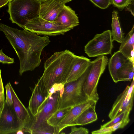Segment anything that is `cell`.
I'll list each match as a JSON object with an SVG mask.
<instances>
[{
    "label": "cell",
    "mask_w": 134,
    "mask_h": 134,
    "mask_svg": "<svg viewBox=\"0 0 134 134\" xmlns=\"http://www.w3.org/2000/svg\"><path fill=\"white\" fill-rule=\"evenodd\" d=\"M0 31L5 34L19 59L20 75L40 65L42 52L51 42L48 36H39L27 30H19L1 23Z\"/></svg>",
    "instance_id": "obj_1"
},
{
    "label": "cell",
    "mask_w": 134,
    "mask_h": 134,
    "mask_svg": "<svg viewBox=\"0 0 134 134\" xmlns=\"http://www.w3.org/2000/svg\"><path fill=\"white\" fill-rule=\"evenodd\" d=\"M75 55L66 49L54 53L46 61L44 72L40 77L48 89L54 83H65Z\"/></svg>",
    "instance_id": "obj_2"
},
{
    "label": "cell",
    "mask_w": 134,
    "mask_h": 134,
    "mask_svg": "<svg viewBox=\"0 0 134 134\" xmlns=\"http://www.w3.org/2000/svg\"><path fill=\"white\" fill-rule=\"evenodd\" d=\"M40 2L37 0H13L9 2L7 12L13 23L23 29L30 20L39 16Z\"/></svg>",
    "instance_id": "obj_3"
},
{
    "label": "cell",
    "mask_w": 134,
    "mask_h": 134,
    "mask_svg": "<svg viewBox=\"0 0 134 134\" xmlns=\"http://www.w3.org/2000/svg\"><path fill=\"white\" fill-rule=\"evenodd\" d=\"M90 66L78 79L64 84L63 92L60 99L58 109L72 107L88 100L84 93L83 85Z\"/></svg>",
    "instance_id": "obj_4"
},
{
    "label": "cell",
    "mask_w": 134,
    "mask_h": 134,
    "mask_svg": "<svg viewBox=\"0 0 134 134\" xmlns=\"http://www.w3.org/2000/svg\"><path fill=\"white\" fill-rule=\"evenodd\" d=\"M108 62L107 57L104 55L98 56L94 60L91 61L88 72L83 85V91L88 99L96 102L98 100L97 86Z\"/></svg>",
    "instance_id": "obj_5"
},
{
    "label": "cell",
    "mask_w": 134,
    "mask_h": 134,
    "mask_svg": "<svg viewBox=\"0 0 134 134\" xmlns=\"http://www.w3.org/2000/svg\"><path fill=\"white\" fill-rule=\"evenodd\" d=\"M64 89V87L49 97L43 108L35 116H32L31 115L30 121L23 129V131L28 133L30 131L47 122L49 118L58 109L60 99L63 94Z\"/></svg>",
    "instance_id": "obj_6"
},
{
    "label": "cell",
    "mask_w": 134,
    "mask_h": 134,
    "mask_svg": "<svg viewBox=\"0 0 134 134\" xmlns=\"http://www.w3.org/2000/svg\"><path fill=\"white\" fill-rule=\"evenodd\" d=\"M38 35L54 36L63 35L71 30L69 27L44 20L39 16L29 21L23 28Z\"/></svg>",
    "instance_id": "obj_7"
},
{
    "label": "cell",
    "mask_w": 134,
    "mask_h": 134,
    "mask_svg": "<svg viewBox=\"0 0 134 134\" xmlns=\"http://www.w3.org/2000/svg\"><path fill=\"white\" fill-rule=\"evenodd\" d=\"M110 30L96 34L85 46V53L90 57H98L111 53L113 47Z\"/></svg>",
    "instance_id": "obj_8"
},
{
    "label": "cell",
    "mask_w": 134,
    "mask_h": 134,
    "mask_svg": "<svg viewBox=\"0 0 134 134\" xmlns=\"http://www.w3.org/2000/svg\"><path fill=\"white\" fill-rule=\"evenodd\" d=\"M23 124L14 110L12 105L4 101L0 114V134L16 133L22 130Z\"/></svg>",
    "instance_id": "obj_9"
},
{
    "label": "cell",
    "mask_w": 134,
    "mask_h": 134,
    "mask_svg": "<svg viewBox=\"0 0 134 134\" xmlns=\"http://www.w3.org/2000/svg\"><path fill=\"white\" fill-rule=\"evenodd\" d=\"M134 91L133 79L130 85L126 87L115 101L108 115L111 120L124 111H127L130 112L133 105Z\"/></svg>",
    "instance_id": "obj_10"
},
{
    "label": "cell",
    "mask_w": 134,
    "mask_h": 134,
    "mask_svg": "<svg viewBox=\"0 0 134 134\" xmlns=\"http://www.w3.org/2000/svg\"><path fill=\"white\" fill-rule=\"evenodd\" d=\"M49 97V89L40 77L38 80L32 92L28 109L31 115L35 116L42 109Z\"/></svg>",
    "instance_id": "obj_11"
},
{
    "label": "cell",
    "mask_w": 134,
    "mask_h": 134,
    "mask_svg": "<svg viewBox=\"0 0 134 134\" xmlns=\"http://www.w3.org/2000/svg\"><path fill=\"white\" fill-rule=\"evenodd\" d=\"M65 4L59 0L40 2L39 16L46 20L54 22Z\"/></svg>",
    "instance_id": "obj_12"
},
{
    "label": "cell",
    "mask_w": 134,
    "mask_h": 134,
    "mask_svg": "<svg viewBox=\"0 0 134 134\" xmlns=\"http://www.w3.org/2000/svg\"><path fill=\"white\" fill-rule=\"evenodd\" d=\"M95 103L97 102L88 99L71 107L57 127L59 133L67 127L74 126V121L75 119L85 109Z\"/></svg>",
    "instance_id": "obj_13"
},
{
    "label": "cell",
    "mask_w": 134,
    "mask_h": 134,
    "mask_svg": "<svg viewBox=\"0 0 134 134\" xmlns=\"http://www.w3.org/2000/svg\"><path fill=\"white\" fill-rule=\"evenodd\" d=\"M91 62L90 60L86 57L76 55L65 83L76 80L81 77L90 65Z\"/></svg>",
    "instance_id": "obj_14"
},
{
    "label": "cell",
    "mask_w": 134,
    "mask_h": 134,
    "mask_svg": "<svg viewBox=\"0 0 134 134\" xmlns=\"http://www.w3.org/2000/svg\"><path fill=\"white\" fill-rule=\"evenodd\" d=\"M130 59L120 51L114 52L109 59L108 63L109 71L114 82H119L118 72L119 69Z\"/></svg>",
    "instance_id": "obj_15"
},
{
    "label": "cell",
    "mask_w": 134,
    "mask_h": 134,
    "mask_svg": "<svg viewBox=\"0 0 134 134\" xmlns=\"http://www.w3.org/2000/svg\"><path fill=\"white\" fill-rule=\"evenodd\" d=\"M54 22L68 26L71 29L79 25V18L75 11L65 4Z\"/></svg>",
    "instance_id": "obj_16"
},
{
    "label": "cell",
    "mask_w": 134,
    "mask_h": 134,
    "mask_svg": "<svg viewBox=\"0 0 134 134\" xmlns=\"http://www.w3.org/2000/svg\"><path fill=\"white\" fill-rule=\"evenodd\" d=\"M10 89L12 100V107L19 118L23 124L24 127L30 121L31 117V114L28 109L25 107L18 97L11 84Z\"/></svg>",
    "instance_id": "obj_17"
},
{
    "label": "cell",
    "mask_w": 134,
    "mask_h": 134,
    "mask_svg": "<svg viewBox=\"0 0 134 134\" xmlns=\"http://www.w3.org/2000/svg\"><path fill=\"white\" fill-rule=\"evenodd\" d=\"M97 103H95L83 111L74 120V126L83 125L96 121L98 118L96 111Z\"/></svg>",
    "instance_id": "obj_18"
},
{
    "label": "cell",
    "mask_w": 134,
    "mask_h": 134,
    "mask_svg": "<svg viewBox=\"0 0 134 134\" xmlns=\"http://www.w3.org/2000/svg\"><path fill=\"white\" fill-rule=\"evenodd\" d=\"M134 26L127 34L121 43L119 51L124 54L131 59V54L134 49Z\"/></svg>",
    "instance_id": "obj_19"
},
{
    "label": "cell",
    "mask_w": 134,
    "mask_h": 134,
    "mask_svg": "<svg viewBox=\"0 0 134 134\" xmlns=\"http://www.w3.org/2000/svg\"><path fill=\"white\" fill-rule=\"evenodd\" d=\"M111 25L112 30L111 34L113 41H115L121 43L124 38V34L121 28L118 16V12L115 10H114L112 13Z\"/></svg>",
    "instance_id": "obj_20"
},
{
    "label": "cell",
    "mask_w": 134,
    "mask_h": 134,
    "mask_svg": "<svg viewBox=\"0 0 134 134\" xmlns=\"http://www.w3.org/2000/svg\"><path fill=\"white\" fill-rule=\"evenodd\" d=\"M134 77V62L130 59L123 66L118 72L119 81H131Z\"/></svg>",
    "instance_id": "obj_21"
},
{
    "label": "cell",
    "mask_w": 134,
    "mask_h": 134,
    "mask_svg": "<svg viewBox=\"0 0 134 134\" xmlns=\"http://www.w3.org/2000/svg\"><path fill=\"white\" fill-rule=\"evenodd\" d=\"M71 107L57 110L47 120L50 125L57 127Z\"/></svg>",
    "instance_id": "obj_22"
},
{
    "label": "cell",
    "mask_w": 134,
    "mask_h": 134,
    "mask_svg": "<svg viewBox=\"0 0 134 134\" xmlns=\"http://www.w3.org/2000/svg\"><path fill=\"white\" fill-rule=\"evenodd\" d=\"M29 133L32 134H58L57 127L51 126L47 122L40 125L37 128L30 131Z\"/></svg>",
    "instance_id": "obj_23"
},
{
    "label": "cell",
    "mask_w": 134,
    "mask_h": 134,
    "mask_svg": "<svg viewBox=\"0 0 134 134\" xmlns=\"http://www.w3.org/2000/svg\"><path fill=\"white\" fill-rule=\"evenodd\" d=\"M130 112L126 111L120 114L113 119L104 124L101 125L100 127H108L120 121L128 120L130 121L129 117Z\"/></svg>",
    "instance_id": "obj_24"
},
{
    "label": "cell",
    "mask_w": 134,
    "mask_h": 134,
    "mask_svg": "<svg viewBox=\"0 0 134 134\" xmlns=\"http://www.w3.org/2000/svg\"><path fill=\"white\" fill-rule=\"evenodd\" d=\"M132 2V0H111L112 4L119 9L122 10Z\"/></svg>",
    "instance_id": "obj_25"
},
{
    "label": "cell",
    "mask_w": 134,
    "mask_h": 134,
    "mask_svg": "<svg viewBox=\"0 0 134 134\" xmlns=\"http://www.w3.org/2000/svg\"><path fill=\"white\" fill-rule=\"evenodd\" d=\"M99 8L104 9L107 8L111 4V0H90Z\"/></svg>",
    "instance_id": "obj_26"
},
{
    "label": "cell",
    "mask_w": 134,
    "mask_h": 134,
    "mask_svg": "<svg viewBox=\"0 0 134 134\" xmlns=\"http://www.w3.org/2000/svg\"><path fill=\"white\" fill-rule=\"evenodd\" d=\"M0 62L4 64H11L14 62V59L5 54L2 49L0 50Z\"/></svg>",
    "instance_id": "obj_27"
},
{
    "label": "cell",
    "mask_w": 134,
    "mask_h": 134,
    "mask_svg": "<svg viewBox=\"0 0 134 134\" xmlns=\"http://www.w3.org/2000/svg\"><path fill=\"white\" fill-rule=\"evenodd\" d=\"M89 130L82 127H77L74 126H72L70 134H88L89 133Z\"/></svg>",
    "instance_id": "obj_28"
},
{
    "label": "cell",
    "mask_w": 134,
    "mask_h": 134,
    "mask_svg": "<svg viewBox=\"0 0 134 134\" xmlns=\"http://www.w3.org/2000/svg\"><path fill=\"white\" fill-rule=\"evenodd\" d=\"M64 84L62 83H55L52 85L49 90V97L54 93L63 88Z\"/></svg>",
    "instance_id": "obj_29"
},
{
    "label": "cell",
    "mask_w": 134,
    "mask_h": 134,
    "mask_svg": "<svg viewBox=\"0 0 134 134\" xmlns=\"http://www.w3.org/2000/svg\"><path fill=\"white\" fill-rule=\"evenodd\" d=\"M10 82L7 83L5 86V89L6 93V98L5 100L6 103L10 105H12V96L10 89Z\"/></svg>",
    "instance_id": "obj_30"
},
{
    "label": "cell",
    "mask_w": 134,
    "mask_h": 134,
    "mask_svg": "<svg viewBox=\"0 0 134 134\" xmlns=\"http://www.w3.org/2000/svg\"><path fill=\"white\" fill-rule=\"evenodd\" d=\"M113 131L110 126L108 127H100L97 130L92 132V134H111Z\"/></svg>",
    "instance_id": "obj_31"
},
{
    "label": "cell",
    "mask_w": 134,
    "mask_h": 134,
    "mask_svg": "<svg viewBox=\"0 0 134 134\" xmlns=\"http://www.w3.org/2000/svg\"><path fill=\"white\" fill-rule=\"evenodd\" d=\"M4 92L1 74H0V93Z\"/></svg>",
    "instance_id": "obj_32"
},
{
    "label": "cell",
    "mask_w": 134,
    "mask_h": 134,
    "mask_svg": "<svg viewBox=\"0 0 134 134\" xmlns=\"http://www.w3.org/2000/svg\"><path fill=\"white\" fill-rule=\"evenodd\" d=\"M8 2V0H0V8L6 5Z\"/></svg>",
    "instance_id": "obj_33"
},
{
    "label": "cell",
    "mask_w": 134,
    "mask_h": 134,
    "mask_svg": "<svg viewBox=\"0 0 134 134\" xmlns=\"http://www.w3.org/2000/svg\"><path fill=\"white\" fill-rule=\"evenodd\" d=\"M4 92L0 93V102L4 101Z\"/></svg>",
    "instance_id": "obj_34"
},
{
    "label": "cell",
    "mask_w": 134,
    "mask_h": 134,
    "mask_svg": "<svg viewBox=\"0 0 134 134\" xmlns=\"http://www.w3.org/2000/svg\"><path fill=\"white\" fill-rule=\"evenodd\" d=\"M40 2H43L44 1H46L48 0H37ZM59 0L64 3L65 4L66 3H67L71 1L72 0Z\"/></svg>",
    "instance_id": "obj_35"
},
{
    "label": "cell",
    "mask_w": 134,
    "mask_h": 134,
    "mask_svg": "<svg viewBox=\"0 0 134 134\" xmlns=\"http://www.w3.org/2000/svg\"><path fill=\"white\" fill-rule=\"evenodd\" d=\"M4 102V101H3L0 102V114L3 109Z\"/></svg>",
    "instance_id": "obj_36"
},
{
    "label": "cell",
    "mask_w": 134,
    "mask_h": 134,
    "mask_svg": "<svg viewBox=\"0 0 134 134\" xmlns=\"http://www.w3.org/2000/svg\"><path fill=\"white\" fill-rule=\"evenodd\" d=\"M16 134H24L23 131L22 130H20L18 131L16 133Z\"/></svg>",
    "instance_id": "obj_37"
},
{
    "label": "cell",
    "mask_w": 134,
    "mask_h": 134,
    "mask_svg": "<svg viewBox=\"0 0 134 134\" xmlns=\"http://www.w3.org/2000/svg\"><path fill=\"white\" fill-rule=\"evenodd\" d=\"M9 1V2H10L11 1L13 0H8Z\"/></svg>",
    "instance_id": "obj_38"
},
{
    "label": "cell",
    "mask_w": 134,
    "mask_h": 134,
    "mask_svg": "<svg viewBox=\"0 0 134 134\" xmlns=\"http://www.w3.org/2000/svg\"><path fill=\"white\" fill-rule=\"evenodd\" d=\"M1 69H0V74H1Z\"/></svg>",
    "instance_id": "obj_39"
}]
</instances>
